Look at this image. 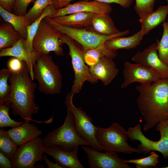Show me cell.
Instances as JSON below:
<instances>
[{
    "label": "cell",
    "instance_id": "1",
    "mask_svg": "<svg viewBox=\"0 0 168 168\" xmlns=\"http://www.w3.org/2000/svg\"><path fill=\"white\" fill-rule=\"evenodd\" d=\"M139 92L138 107L147 131L159 123L168 120V78H161L151 83L136 86Z\"/></svg>",
    "mask_w": 168,
    "mask_h": 168
},
{
    "label": "cell",
    "instance_id": "2",
    "mask_svg": "<svg viewBox=\"0 0 168 168\" xmlns=\"http://www.w3.org/2000/svg\"><path fill=\"white\" fill-rule=\"evenodd\" d=\"M11 91L4 104L9 106L15 115L22 119L32 120V115L37 113L39 105L35 101L37 85L31 78L26 62L21 69L10 76Z\"/></svg>",
    "mask_w": 168,
    "mask_h": 168
},
{
    "label": "cell",
    "instance_id": "3",
    "mask_svg": "<svg viewBox=\"0 0 168 168\" xmlns=\"http://www.w3.org/2000/svg\"><path fill=\"white\" fill-rule=\"evenodd\" d=\"M33 78L38 83L40 92L48 95L60 93L62 77L58 66L49 54H40L33 69Z\"/></svg>",
    "mask_w": 168,
    "mask_h": 168
},
{
    "label": "cell",
    "instance_id": "4",
    "mask_svg": "<svg viewBox=\"0 0 168 168\" xmlns=\"http://www.w3.org/2000/svg\"><path fill=\"white\" fill-rule=\"evenodd\" d=\"M67 114L63 124L49 133L43 139L44 147L56 146L70 151L79 146H88L87 142L78 134L76 130L73 114L66 109Z\"/></svg>",
    "mask_w": 168,
    "mask_h": 168
},
{
    "label": "cell",
    "instance_id": "5",
    "mask_svg": "<svg viewBox=\"0 0 168 168\" xmlns=\"http://www.w3.org/2000/svg\"><path fill=\"white\" fill-rule=\"evenodd\" d=\"M96 137L103 150L121 152L127 154L140 153L139 149L128 143L127 131L117 122L108 128L96 127Z\"/></svg>",
    "mask_w": 168,
    "mask_h": 168
},
{
    "label": "cell",
    "instance_id": "6",
    "mask_svg": "<svg viewBox=\"0 0 168 168\" xmlns=\"http://www.w3.org/2000/svg\"><path fill=\"white\" fill-rule=\"evenodd\" d=\"M60 40L63 44L68 46L69 55L71 57L74 73V79L71 92L78 94L82 89L84 82H88L93 84L98 80L91 74L88 67L85 62L83 55L84 50L82 47L68 36L62 33Z\"/></svg>",
    "mask_w": 168,
    "mask_h": 168
},
{
    "label": "cell",
    "instance_id": "7",
    "mask_svg": "<svg viewBox=\"0 0 168 168\" xmlns=\"http://www.w3.org/2000/svg\"><path fill=\"white\" fill-rule=\"evenodd\" d=\"M52 26L65 34L79 44L84 50L96 48L104 45L107 40L116 36H123L129 34L128 30L120 31L111 36L99 34L86 28H74L65 26L59 24L49 16L44 18Z\"/></svg>",
    "mask_w": 168,
    "mask_h": 168
},
{
    "label": "cell",
    "instance_id": "8",
    "mask_svg": "<svg viewBox=\"0 0 168 168\" xmlns=\"http://www.w3.org/2000/svg\"><path fill=\"white\" fill-rule=\"evenodd\" d=\"M156 130L160 132V138L157 141L152 140L146 137L142 133L140 124L128 129V138L132 141H139L138 145L140 153L147 154L152 151L161 153L164 158H168V120L161 122L156 125Z\"/></svg>",
    "mask_w": 168,
    "mask_h": 168
},
{
    "label": "cell",
    "instance_id": "9",
    "mask_svg": "<svg viewBox=\"0 0 168 168\" xmlns=\"http://www.w3.org/2000/svg\"><path fill=\"white\" fill-rule=\"evenodd\" d=\"M62 33L52 26L44 19L40 22L33 39V50L40 54H49L53 52L58 56L63 55Z\"/></svg>",
    "mask_w": 168,
    "mask_h": 168
},
{
    "label": "cell",
    "instance_id": "10",
    "mask_svg": "<svg viewBox=\"0 0 168 168\" xmlns=\"http://www.w3.org/2000/svg\"><path fill=\"white\" fill-rule=\"evenodd\" d=\"M74 94L70 92L66 96L65 101L67 109L73 114L75 127L79 135L88 144L89 146L96 150H103L96 137V126L92 122V119L81 107H76L73 102Z\"/></svg>",
    "mask_w": 168,
    "mask_h": 168
},
{
    "label": "cell",
    "instance_id": "11",
    "mask_svg": "<svg viewBox=\"0 0 168 168\" xmlns=\"http://www.w3.org/2000/svg\"><path fill=\"white\" fill-rule=\"evenodd\" d=\"M45 147L43 139L38 138L18 147L11 160L12 168H33L37 161L43 160Z\"/></svg>",
    "mask_w": 168,
    "mask_h": 168
},
{
    "label": "cell",
    "instance_id": "12",
    "mask_svg": "<svg viewBox=\"0 0 168 168\" xmlns=\"http://www.w3.org/2000/svg\"><path fill=\"white\" fill-rule=\"evenodd\" d=\"M123 72L124 81L121 86L122 89L134 82H138L142 85L148 84L161 78L155 71L140 63H133L126 62Z\"/></svg>",
    "mask_w": 168,
    "mask_h": 168
},
{
    "label": "cell",
    "instance_id": "13",
    "mask_svg": "<svg viewBox=\"0 0 168 168\" xmlns=\"http://www.w3.org/2000/svg\"><path fill=\"white\" fill-rule=\"evenodd\" d=\"M82 148L86 154L91 168H133L126 162V160L120 158L117 152L106 151L102 152L85 145Z\"/></svg>",
    "mask_w": 168,
    "mask_h": 168
},
{
    "label": "cell",
    "instance_id": "14",
    "mask_svg": "<svg viewBox=\"0 0 168 168\" xmlns=\"http://www.w3.org/2000/svg\"><path fill=\"white\" fill-rule=\"evenodd\" d=\"M135 63H142L158 73L161 78H168V66L160 58L157 42L153 43L142 51L138 52L132 58Z\"/></svg>",
    "mask_w": 168,
    "mask_h": 168
},
{
    "label": "cell",
    "instance_id": "15",
    "mask_svg": "<svg viewBox=\"0 0 168 168\" xmlns=\"http://www.w3.org/2000/svg\"><path fill=\"white\" fill-rule=\"evenodd\" d=\"M112 11V7L109 4L96 1L81 0L57 9L52 18L80 12L97 14H110Z\"/></svg>",
    "mask_w": 168,
    "mask_h": 168
},
{
    "label": "cell",
    "instance_id": "16",
    "mask_svg": "<svg viewBox=\"0 0 168 168\" xmlns=\"http://www.w3.org/2000/svg\"><path fill=\"white\" fill-rule=\"evenodd\" d=\"M25 40L21 38L12 46L1 49L0 57H13L25 61L30 76L34 80V68L37 59L40 54L34 50L31 52L27 51L25 47Z\"/></svg>",
    "mask_w": 168,
    "mask_h": 168
},
{
    "label": "cell",
    "instance_id": "17",
    "mask_svg": "<svg viewBox=\"0 0 168 168\" xmlns=\"http://www.w3.org/2000/svg\"><path fill=\"white\" fill-rule=\"evenodd\" d=\"M79 146L70 151L62 149L56 146L45 147L44 153L54 158L63 168H84L79 160L77 152Z\"/></svg>",
    "mask_w": 168,
    "mask_h": 168
},
{
    "label": "cell",
    "instance_id": "18",
    "mask_svg": "<svg viewBox=\"0 0 168 168\" xmlns=\"http://www.w3.org/2000/svg\"><path fill=\"white\" fill-rule=\"evenodd\" d=\"M112 59L104 57L96 64L89 67L90 71L92 75L97 80L101 81L105 86L110 83L118 72Z\"/></svg>",
    "mask_w": 168,
    "mask_h": 168
},
{
    "label": "cell",
    "instance_id": "19",
    "mask_svg": "<svg viewBox=\"0 0 168 168\" xmlns=\"http://www.w3.org/2000/svg\"><path fill=\"white\" fill-rule=\"evenodd\" d=\"M30 122L24 120L21 125L6 131L18 146L37 138L42 133L37 126L30 124Z\"/></svg>",
    "mask_w": 168,
    "mask_h": 168
},
{
    "label": "cell",
    "instance_id": "20",
    "mask_svg": "<svg viewBox=\"0 0 168 168\" xmlns=\"http://www.w3.org/2000/svg\"><path fill=\"white\" fill-rule=\"evenodd\" d=\"M97 14L80 12L52 18L62 26L74 28H86L89 26L94 16Z\"/></svg>",
    "mask_w": 168,
    "mask_h": 168
},
{
    "label": "cell",
    "instance_id": "21",
    "mask_svg": "<svg viewBox=\"0 0 168 168\" xmlns=\"http://www.w3.org/2000/svg\"><path fill=\"white\" fill-rule=\"evenodd\" d=\"M87 29L99 34L111 36L120 31L115 26L110 14H96L93 17L90 25Z\"/></svg>",
    "mask_w": 168,
    "mask_h": 168
},
{
    "label": "cell",
    "instance_id": "22",
    "mask_svg": "<svg viewBox=\"0 0 168 168\" xmlns=\"http://www.w3.org/2000/svg\"><path fill=\"white\" fill-rule=\"evenodd\" d=\"M144 35L141 29L128 37L116 36L106 41L104 46L107 49L116 51L119 49H133L139 45Z\"/></svg>",
    "mask_w": 168,
    "mask_h": 168
},
{
    "label": "cell",
    "instance_id": "23",
    "mask_svg": "<svg viewBox=\"0 0 168 168\" xmlns=\"http://www.w3.org/2000/svg\"><path fill=\"white\" fill-rule=\"evenodd\" d=\"M168 14V4L160 6L155 11L140 17L139 21L144 35L160 24L165 22Z\"/></svg>",
    "mask_w": 168,
    "mask_h": 168
},
{
    "label": "cell",
    "instance_id": "24",
    "mask_svg": "<svg viewBox=\"0 0 168 168\" xmlns=\"http://www.w3.org/2000/svg\"><path fill=\"white\" fill-rule=\"evenodd\" d=\"M0 15L2 18L11 24L21 35L22 38L26 39L27 33L26 28L31 23L25 15H17L4 9L0 6Z\"/></svg>",
    "mask_w": 168,
    "mask_h": 168
},
{
    "label": "cell",
    "instance_id": "25",
    "mask_svg": "<svg viewBox=\"0 0 168 168\" xmlns=\"http://www.w3.org/2000/svg\"><path fill=\"white\" fill-rule=\"evenodd\" d=\"M56 10L52 4L49 5L44 9L40 17L27 26V35L25 41V47L29 52H31L33 51L32 47L33 40L40 22L47 16L52 18L55 13Z\"/></svg>",
    "mask_w": 168,
    "mask_h": 168
},
{
    "label": "cell",
    "instance_id": "26",
    "mask_svg": "<svg viewBox=\"0 0 168 168\" xmlns=\"http://www.w3.org/2000/svg\"><path fill=\"white\" fill-rule=\"evenodd\" d=\"M21 38L20 34L10 23L0 26V49L12 46Z\"/></svg>",
    "mask_w": 168,
    "mask_h": 168
},
{
    "label": "cell",
    "instance_id": "27",
    "mask_svg": "<svg viewBox=\"0 0 168 168\" xmlns=\"http://www.w3.org/2000/svg\"><path fill=\"white\" fill-rule=\"evenodd\" d=\"M117 54L116 51L109 50L104 45L96 48L84 50L83 57L85 63L90 67L96 64L102 57H107L113 58Z\"/></svg>",
    "mask_w": 168,
    "mask_h": 168
},
{
    "label": "cell",
    "instance_id": "28",
    "mask_svg": "<svg viewBox=\"0 0 168 168\" xmlns=\"http://www.w3.org/2000/svg\"><path fill=\"white\" fill-rule=\"evenodd\" d=\"M18 146L5 131L4 128L0 129V152L11 160L14 156Z\"/></svg>",
    "mask_w": 168,
    "mask_h": 168
},
{
    "label": "cell",
    "instance_id": "29",
    "mask_svg": "<svg viewBox=\"0 0 168 168\" xmlns=\"http://www.w3.org/2000/svg\"><path fill=\"white\" fill-rule=\"evenodd\" d=\"M163 30L160 40H157V50L160 59L168 66V26L167 22L162 24Z\"/></svg>",
    "mask_w": 168,
    "mask_h": 168
},
{
    "label": "cell",
    "instance_id": "30",
    "mask_svg": "<svg viewBox=\"0 0 168 168\" xmlns=\"http://www.w3.org/2000/svg\"><path fill=\"white\" fill-rule=\"evenodd\" d=\"M12 72L9 69L2 68L0 71V105H3L11 91V86L8 79Z\"/></svg>",
    "mask_w": 168,
    "mask_h": 168
},
{
    "label": "cell",
    "instance_id": "31",
    "mask_svg": "<svg viewBox=\"0 0 168 168\" xmlns=\"http://www.w3.org/2000/svg\"><path fill=\"white\" fill-rule=\"evenodd\" d=\"M158 157L159 156L154 151H152L148 156L141 158L126 160V162L134 164L137 168H148L153 167L156 168L159 162Z\"/></svg>",
    "mask_w": 168,
    "mask_h": 168
},
{
    "label": "cell",
    "instance_id": "32",
    "mask_svg": "<svg viewBox=\"0 0 168 168\" xmlns=\"http://www.w3.org/2000/svg\"><path fill=\"white\" fill-rule=\"evenodd\" d=\"M52 3V0H36L25 16L31 23L40 16L47 7Z\"/></svg>",
    "mask_w": 168,
    "mask_h": 168
},
{
    "label": "cell",
    "instance_id": "33",
    "mask_svg": "<svg viewBox=\"0 0 168 168\" xmlns=\"http://www.w3.org/2000/svg\"><path fill=\"white\" fill-rule=\"evenodd\" d=\"M74 0H52V4L56 9L64 7ZM96 1L108 4L115 3L124 8H127L132 4L133 0H86Z\"/></svg>",
    "mask_w": 168,
    "mask_h": 168
},
{
    "label": "cell",
    "instance_id": "34",
    "mask_svg": "<svg viewBox=\"0 0 168 168\" xmlns=\"http://www.w3.org/2000/svg\"><path fill=\"white\" fill-rule=\"evenodd\" d=\"M9 107L4 104L0 105V128H13L22 124L24 122H17L12 119L9 114Z\"/></svg>",
    "mask_w": 168,
    "mask_h": 168
},
{
    "label": "cell",
    "instance_id": "35",
    "mask_svg": "<svg viewBox=\"0 0 168 168\" xmlns=\"http://www.w3.org/2000/svg\"><path fill=\"white\" fill-rule=\"evenodd\" d=\"M155 0H135L134 9L140 17L153 11Z\"/></svg>",
    "mask_w": 168,
    "mask_h": 168
},
{
    "label": "cell",
    "instance_id": "36",
    "mask_svg": "<svg viewBox=\"0 0 168 168\" xmlns=\"http://www.w3.org/2000/svg\"><path fill=\"white\" fill-rule=\"evenodd\" d=\"M36 0H16L14 7L13 13L17 15L24 16L27 12L28 5L34 3Z\"/></svg>",
    "mask_w": 168,
    "mask_h": 168
},
{
    "label": "cell",
    "instance_id": "37",
    "mask_svg": "<svg viewBox=\"0 0 168 168\" xmlns=\"http://www.w3.org/2000/svg\"><path fill=\"white\" fill-rule=\"evenodd\" d=\"M23 63V61L14 57L8 60L7 67L12 72H18L22 68Z\"/></svg>",
    "mask_w": 168,
    "mask_h": 168
},
{
    "label": "cell",
    "instance_id": "38",
    "mask_svg": "<svg viewBox=\"0 0 168 168\" xmlns=\"http://www.w3.org/2000/svg\"><path fill=\"white\" fill-rule=\"evenodd\" d=\"M16 0H0V6L4 9L13 13V10Z\"/></svg>",
    "mask_w": 168,
    "mask_h": 168
},
{
    "label": "cell",
    "instance_id": "39",
    "mask_svg": "<svg viewBox=\"0 0 168 168\" xmlns=\"http://www.w3.org/2000/svg\"><path fill=\"white\" fill-rule=\"evenodd\" d=\"M0 168H12L11 160L0 152Z\"/></svg>",
    "mask_w": 168,
    "mask_h": 168
},
{
    "label": "cell",
    "instance_id": "40",
    "mask_svg": "<svg viewBox=\"0 0 168 168\" xmlns=\"http://www.w3.org/2000/svg\"><path fill=\"white\" fill-rule=\"evenodd\" d=\"M43 160L47 165L48 168H63L62 166L57 163H54L50 161L47 157L46 156L44 155L43 156Z\"/></svg>",
    "mask_w": 168,
    "mask_h": 168
},
{
    "label": "cell",
    "instance_id": "41",
    "mask_svg": "<svg viewBox=\"0 0 168 168\" xmlns=\"http://www.w3.org/2000/svg\"><path fill=\"white\" fill-rule=\"evenodd\" d=\"M162 168H168V166H166V167H162Z\"/></svg>",
    "mask_w": 168,
    "mask_h": 168
},
{
    "label": "cell",
    "instance_id": "42",
    "mask_svg": "<svg viewBox=\"0 0 168 168\" xmlns=\"http://www.w3.org/2000/svg\"><path fill=\"white\" fill-rule=\"evenodd\" d=\"M167 24H168V17H167Z\"/></svg>",
    "mask_w": 168,
    "mask_h": 168
},
{
    "label": "cell",
    "instance_id": "43",
    "mask_svg": "<svg viewBox=\"0 0 168 168\" xmlns=\"http://www.w3.org/2000/svg\"><path fill=\"white\" fill-rule=\"evenodd\" d=\"M167 2H168V0H167Z\"/></svg>",
    "mask_w": 168,
    "mask_h": 168
}]
</instances>
